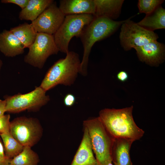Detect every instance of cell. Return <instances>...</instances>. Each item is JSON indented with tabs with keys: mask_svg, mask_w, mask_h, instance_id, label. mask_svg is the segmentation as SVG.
<instances>
[{
	"mask_svg": "<svg viewBox=\"0 0 165 165\" xmlns=\"http://www.w3.org/2000/svg\"><path fill=\"white\" fill-rule=\"evenodd\" d=\"M133 106L122 109L105 108L98 116L103 124L114 138L140 139L144 131L135 123L132 115Z\"/></svg>",
	"mask_w": 165,
	"mask_h": 165,
	"instance_id": "1",
	"label": "cell"
},
{
	"mask_svg": "<svg viewBox=\"0 0 165 165\" xmlns=\"http://www.w3.org/2000/svg\"><path fill=\"white\" fill-rule=\"evenodd\" d=\"M65 58L59 59L48 69L40 86L46 92L59 85L70 86L80 74L81 62L79 54L69 51Z\"/></svg>",
	"mask_w": 165,
	"mask_h": 165,
	"instance_id": "2",
	"label": "cell"
},
{
	"mask_svg": "<svg viewBox=\"0 0 165 165\" xmlns=\"http://www.w3.org/2000/svg\"><path fill=\"white\" fill-rule=\"evenodd\" d=\"M125 21H116L102 17H94L86 27L79 37L83 47L80 74L84 76L87 75L89 56L94 43L111 35Z\"/></svg>",
	"mask_w": 165,
	"mask_h": 165,
	"instance_id": "3",
	"label": "cell"
},
{
	"mask_svg": "<svg viewBox=\"0 0 165 165\" xmlns=\"http://www.w3.org/2000/svg\"><path fill=\"white\" fill-rule=\"evenodd\" d=\"M87 129L93 152L100 165L112 161L111 154L115 139L106 129L99 117L83 121Z\"/></svg>",
	"mask_w": 165,
	"mask_h": 165,
	"instance_id": "4",
	"label": "cell"
},
{
	"mask_svg": "<svg viewBox=\"0 0 165 165\" xmlns=\"http://www.w3.org/2000/svg\"><path fill=\"white\" fill-rule=\"evenodd\" d=\"M90 14L67 15L61 25L53 35L59 51L66 53L68 46L74 37H80L83 30L94 19Z\"/></svg>",
	"mask_w": 165,
	"mask_h": 165,
	"instance_id": "5",
	"label": "cell"
},
{
	"mask_svg": "<svg viewBox=\"0 0 165 165\" xmlns=\"http://www.w3.org/2000/svg\"><path fill=\"white\" fill-rule=\"evenodd\" d=\"M5 100L6 112L15 113L25 110L37 111L46 105L50 98L46 91L39 86L26 94L6 96Z\"/></svg>",
	"mask_w": 165,
	"mask_h": 165,
	"instance_id": "6",
	"label": "cell"
},
{
	"mask_svg": "<svg viewBox=\"0 0 165 165\" xmlns=\"http://www.w3.org/2000/svg\"><path fill=\"white\" fill-rule=\"evenodd\" d=\"M43 129L38 120L20 116L14 119L10 124V133L23 146L31 147L41 139Z\"/></svg>",
	"mask_w": 165,
	"mask_h": 165,
	"instance_id": "7",
	"label": "cell"
},
{
	"mask_svg": "<svg viewBox=\"0 0 165 165\" xmlns=\"http://www.w3.org/2000/svg\"><path fill=\"white\" fill-rule=\"evenodd\" d=\"M24 61L35 68H42L48 58L59 51L53 35L37 33L36 38L28 48Z\"/></svg>",
	"mask_w": 165,
	"mask_h": 165,
	"instance_id": "8",
	"label": "cell"
},
{
	"mask_svg": "<svg viewBox=\"0 0 165 165\" xmlns=\"http://www.w3.org/2000/svg\"><path fill=\"white\" fill-rule=\"evenodd\" d=\"M158 38L156 33L144 29L131 20L130 18L125 20L121 25L119 38L125 50L142 46Z\"/></svg>",
	"mask_w": 165,
	"mask_h": 165,
	"instance_id": "9",
	"label": "cell"
},
{
	"mask_svg": "<svg viewBox=\"0 0 165 165\" xmlns=\"http://www.w3.org/2000/svg\"><path fill=\"white\" fill-rule=\"evenodd\" d=\"M65 16L53 2L31 24L37 33L53 35L61 25Z\"/></svg>",
	"mask_w": 165,
	"mask_h": 165,
	"instance_id": "10",
	"label": "cell"
},
{
	"mask_svg": "<svg viewBox=\"0 0 165 165\" xmlns=\"http://www.w3.org/2000/svg\"><path fill=\"white\" fill-rule=\"evenodd\" d=\"M134 49L139 59L149 65L158 66L164 60L165 45L157 40Z\"/></svg>",
	"mask_w": 165,
	"mask_h": 165,
	"instance_id": "11",
	"label": "cell"
},
{
	"mask_svg": "<svg viewBox=\"0 0 165 165\" xmlns=\"http://www.w3.org/2000/svg\"><path fill=\"white\" fill-rule=\"evenodd\" d=\"M58 7L65 16L82 14L94 15L95 11L94 0H61Z\"/></svg>",
	"mask_w": 165,
	"mask_h": 165,
	"instance_id": "12",
	"label": "cell"
},
{
	"mask_svg": "<svg viewBox=\"0 0 165 165\" xmlns=\"http://www.w3.org/2000/svg\"><path fill=\"white\" fill-rule=\"evenodd\" d=\"M71 165H100L95 158L87 129Z\"/></svg>",
	"mask_w": 165,
	"mask_h": 165,
	"instance_id": "13",
	"label": "cell"
},
{
	"mask_svg": "<svg viewBox=\"0 0 165 165\" xmlns=\"http://www.w3.org/2000/svg\"><path fill=\"white\" fill-rule=\"evenodd\" d=\"M134 141L128 138H115L111 154L114 165H133L130 152Z\"/></svg>",
	"mask_w": 165,
	"mask_h": 165,
	"instance_id": "14",
	"label": "cell"
},
{
	"mask_svg": "<svg viewBox=\"0 0 165 165\" xmlns=\"http://www.w3.org/2000/svg\"><path fill=\"white\" fill-rule=\"evenodd\" d=\"M24 48L19 39L10 31L0 34V51L6 56L13 57L24 52Z\"/></svg>",
	"mask_w": 165,
	"mask_h": 165,
	"instance_id": "15",
	"label": "cell"
},
{
	"mask_svg": "<svg viewBox=\"0 0 165 165\" xmlns=\"http://www.w3.org/2000/svg\"><path fill=\"white\" fill-rule=\"evenodd\" d=\"M95 5L94 17H105L114 20L120 16L124 0H94Z\"/></svg>",
	"mask_w": 165,
	"mask_h": 165,
	"instance_id": "16",
	"label": "cell"
},
{
	"mask_svg": "<svg viewBox=\"0 0 165 165\" xmlns=\"http://www.w3.org/2000/svg\"><path fill=\"white\" fill-rule=\"evenodd\" d=\"M53 2L52 0H29L26 6L19 13V18L32 22Z\"/></svg>",
	"mask_w": 165,
	"mask_h": 165,
	"instance_id": "17",
	"label": "cell"
},
{
	"mask_svg": "<svg viewBox=\"0 0 165 165\" xmlns=\"http://www.w3.org/2000/svg\"><path fill=\"white\" fill-rule=\"evenodd\" d=\"M137 24L144 29L154 31L165 28V9L161 5Z\"/></svg>",
	"mask_w": 165,
	"mask_h": 165,
	"instance_id": "18",
	"label": "cell"
},
{
	"mask_svg": "<svg viewBox=\"0 0 165 165\" xmlns=\"http://www.w3.org/2000/svg\"><path fill=\"white\" fill-rule=\"evenodd\" d=\"M20 41L24 48H29L34 42L37 32L31 24L24 23L9 30Z\"/></svg>",
	"mask_w": 165,
	"mask_h": 165,
	"instance_id": "19",
	"label": "cell"
},
{
	"mask_svg": "<svg viewBox=\"0 0 165 165\" xmlns=\"http://www.w3.org/2000/svg\"><path fill=\"white\" fill-rule=\"evenodd\" d=\"M39 159L38 154L28 146H24L22 152L11 159L10 165H38Z\"/></svg>",
	"mask_w": 165,
	"mask_h": 165,
	"instance_id": "20",
	"label": "cell"
},
{
	"mask_svg": "<svg viewBox=\"0 0 165 165\" xmlns=\"http://www.w3.org/2000/svg\"><path fill=\"white\" fill-rule=\"evenodd\" d=\"M4 148L5 156L12 159L20 153L24 146L19 142L10 132L0 135Z\"/></svg>",
	"mask_w": 165,
	"mask_h": 165,
	"instance_id": "21",
	"label": "cell"
},
{
	"mask_svg": "<svg viewBox=\"0 0 165 165\" xmlns=\"http://www.w3.org/2000/svg\"><path fill=\"white\" fill-rule=\"evenodd\" d=\"M163 0H139L138 6L139 12L146 15L153 12L163 2Z\"/></svg>",
	"mask_w": 165,
	"mask_h": 165,
	"instance_id": "22",
	"label": "cell"
},
{
	"mask_svg": "<svg viewBox=\"0 0 165 165\" xmlns=\"http://www.w3.org/2000/svg\"><path fill=\"white\" fill-rule=\"evenodd\" d=\"M10 116L4 115L0 117V135L10 132Z\"/></svg>",
	"mask_w": 165,
	"mask_h": 165,
	"instance_id": "23",
	"label": "cell"
},
{
	"mask_svg": "<svg viewBox=\"0 0 165 165\" xmlns=\"http://www.w3.org/2000/svg\"><path fill=\"white\" fill-rule=\"evenodd\" d=\"M29 0H2L1 2L4 3H11L19 6L21 9L24 8L27 5Z\"/></svg>",
	"mask_w": 165,
	"mask_h": 165,
	"instance_id": "24",
	"label": "cell"
},
{
	"mask_svg": "<svg viewBox=\"0 0 165 165\" xmlns=\"http://www.w3.org/2000/svg\"><path fill=\"white\" fill-rule=\"evenodd\" d=\"M75 96L71 94H68L65 96L64 99V105L67 107H71L73 105L75 102Z\"/></svg>",
	"mask_w": 165,
	"mask_h": 165,
	"instance_id": "25",
	"label": "cell"
},
{
	"mask_svg": "<svg viewBox=\"0 0 165 165\" xmlns=\"http://www.w3.org/2000/svg\"><path fill=\"white\" fill-rule=\"evenodd\" d=\"M117 78L119 80L124 82L128 79V75L125 71H121L118 73L117 75Z\"/></svg>",
	"mask_w": 165,
	"mask_h": 165,
	"instance_id": "26",
	"label": "cell"
},
{
	"mask_svg": "<svg viewBox=\"0 0 165 165\" xmlns=\"http://www.w3.org/2000/svg\"><path fill=\"white\" fill-rule=\"evenodd\" d=\"M6 100L0 99V117L4 115L6 112Z\"/></svg>",
	"mask_w": 165,
	"mask_h": 165,
	"instance_id": "27",
	"label": "cell"
},
{
	"mask_svg": "<svg viewBox=\"0 0 165 165\" xmlns=\"http://www.w3.org/2000/svg\"><path fill=\"white\" fill-rule=\"evenodd\" d=\"M11 160L7 158H3L0 156V165H10Z\"/></svg>",
	"mask_w": 165,
	"mask_h": 165,
	"instance_id": "28",
	"label": "cell"
},
{
	"mask_svg": "<svg viewBox=\"0 0 165 165\" xmlns=\"http://www.w3.org/2000/svg\"><path fill=\"white\" fill-rule=\"evenodd\" d=\"M0 156L3 158H7L5 154L4 148L2 142L0 139Z\"/></svg>",
	"mask_w": 165,
	"mask_h": 165,
	"instance_id": "29",
	"label": "cell"
},
{
	"mask_svg": "<svg viewBox=\"0 0 165 165\" xmlns=\"http://www.w3.org/2000/svg\"><path fill=\"white\" fill-rule=\"evenodd\" d=\"M107 165H114L112 163V162H110L108 163Z\"/></svg>",
	"mask_w": 165,
	"mask_h": 165,
	"instance_id": "30",
	"label": "cell"
},
{
	"mask_svg": "<svg viewBox=\"0 0 165 165\" xmlns=\"http://www.w3.org/2000/svg\"><path fill=\"white\" fill-rule=\"evenodd\" d=\"M2 61L1 60H0V71L2 65Z\"/></svg>",
	"mask_w": 165,
	"mask_h": 165,
	"instance_id": "31",
	"label": "cell"
}]
</instances>
